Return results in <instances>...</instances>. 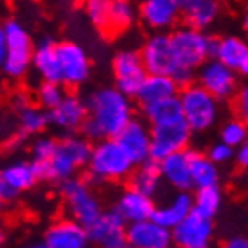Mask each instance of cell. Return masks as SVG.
Wrapping results in <instances>:
<instances>
[{"label": "cell", "mask_w": 248, "mask_h": 248, "mask_svg": "<svg viewBox=\"0 0 248 248\" xmlns=\"http://www.w3.org/2000/svg\"><path fill=\"white\" fill-rule=\"evenodd\" d=\"M93 145L85 136H75L69 134L58 141L56 152L53 159L46 165H36L42 179H51L63 183L67 179L76 178V172L87 167L91 158Z\"/></svg>", "instance_id": "cell-2"}, {"label": "cell", "mask_w": 248, "mask_h": 248, "mask_svg": "<svg viewBox=\"0 0 248 248\" xmlns=\"http://www.w3.org/2000/svg\"><path fill=\"white\" fill-rule=\"evenodd\" d=\"M87 120L82 127L89 141L116 138L134 120V109L129 96L116 87H102L87 98Z\"/></svg>", "instance_id": "cell-1"}, {"label": "cell", "mask_w": 248, "mask_h": 248, "mask_svg": "<svg viewBox=\"0 0 248 248\" xmlns=\"http://www.w3.org/2000/svg\"><path fill=\"white\" fill-rule=\"evenodd\" d=\"M141 109H143V116L149 122V125H165L183 120V109H181L179 96L167 98V100L156 102V104L141 107Z\"/></svg>", "instance_id": "cell-28"}, {"label": "cell", "mask_w": 248, "mask_h": 248, "mask_svg": "<svg viewBox=\"0 0 248 248\" xmlns=\"http://www.w3.org/2000/svg\"><path fill=\"white\" fill-rule=\"evenodd\" d=\"M219 141L227 143L232 149H237L248 140V127L243 124L239 118H230L221 125L219 131Z\"/></svg>", "instance_id": "cell-34"}, {"label": "cell", "mask_w": 248, "mask_h": 248, "mask_svg": "<svg viewBox=\"0 0 248 248\" xmlns=\"http://www.w3.org/2000/svg\"><path fill=\"white\" fill-rule=\"evenodd\" d=\"M198 2H201V0H179V4H181V7H183V11L188 9V7H192L194 4H198Z\"/></svg>", "instance_id": "cell-44"}, {"label": "cell", "mask_w": 248, "mask_h": 248, "mask_svg": "<svg viewBox=\"0 0 248 248\" xmlns=\"http://www.w3.org/2000/svg\"><path fill=\"white\" fill-rule=\"evenodd\" d=\"M234 109L237 118L248 127V82L237 89V94L234 96Z\"/></svg>", "instance_id": "cell-39"}, {"label": "cell", "mask_w": 248, "mask_h": 248, "mask_svg": "<svg viewBox=\"0 0 248 248\" xmlns=\"http://www.w3.org/2000/svg\"><path fill=\"white\" fill-rule=\"evenodd\" d=\"M237 75L239 73L232 71L219 60H208L198 69L196 83L210 93L217 102H225L237 94Z\"/></svg>", "instance_id": "cell-11"}, {"label": "cell", "mask_w": 248, "mask_h": 248, "mask_svg": "<svg viewBox=\"0 0 248 248\" xmlns=\"http://www.w3.org/2000/svg\"><path fill=\"white\" fill-rule=\"evenodd\" d=\"M243 29H245V33H247V36H248V13H247V16H245V20H243Z\"/></svg>", "instance_id": "cell-46"}, {"label": "cell", "mask_w": 248, "mask_h": 248, "mask_svg": "<svg viewBox=\"0 0 248 248\" xmlns=\"http://www.w3.org/2000/svg\"><path fill=\"white\" fill-rule=\"evenodd\" d=\"M192 149L176 152L159 161V172L163 183L174 188L176 192H190L192 185Z\"/></svg>", "instance_id": "cell-19"}, {"label": "cell", "mask_w": 248, "mask_h": 248, "mask_svg": "<svg viewBox=\"0 0 248 248\" xmlns=\"http://www.w3.org/2000/svg\"><path fill=\"white\" fill-rule=\"evenodd\" d=\"M217 15H219L217 0H201V2L183 11V18H185L188 28L205 33V29L212 26L214 20L217 18Z\"/></svg>", "instance_id": "cell-30"}, {"label": "cell", "mask_w": 248, "mask_h": 248, "mask_svg": "<svg viewBox=\"0 0 248 248\" xmlns=\"http://www.w3.org/2000/svg\"><path fill=\"white\" fill-rule=\"evenodd\" d=\"M134 161L122 149L116 138L102 140L93 145L91 158L87 163V174L93 181H124L129 179L134 172Z\"/></svg>", "instance_id": "cell-3"}, {"label": "cell", "mask_w": 248, "mask_h": 248, "mask_svg": "<svg viewBox=\"0 0 248 248\" xmlns=\"http://www.w3.org/2000/svg\"><path fill=\"white\" fill-rule=\"evenodd\" d=\"M56 147H58V141L55 138H49V136L36 138L33 147H31L33 163H36V165H46V163H49L53 159V156H55Z\"/></svg>", "instance_id": "cell-37"}, {"label": "cell", "mask_w": 248, "mask_h": 248, "mask_svg": "<svg viewBox=\"0 0 248 248\" xmlns=\"http://www.w3.org/2000/svg\"><path fill=\"white\" fill-rule=\"evenodd\" d=\"M129 248H172V230L159 225L158 221L147 219L127 227Z\"/></svg>", "instance_id": "cell-17"}, {"label": "cell", "mask_w": 248, "mask_h": 248, "mask_svg": "<svg viewBox=\"0 0 248 248\" xmlns=\"http://www.w3.org/2000/svg\"><path fill=\"white\" fill-rule=\"evenodd\" d=\"M4 203H6V201H4V198L0 196V214H2V210H4Z\"/></svg>", "instance_id": "cell-48"}, {"label": "cell", "mask_w": 248, "mask_h": 248, "mask_svg": "<svg viewBox=\"0 0 248 248\" xmlns=\"http://www.w3.org/2000/svg\"><path fill=\"white\" fill-rule=\"evenodd\" d=\"M190 138L192 131L185 120L165 125H151V159L159 163L176 152L186 151Z\"/></svg>", "instance_id": "cell-8"}, {"label": "cell", "mask_w": 248, "mask_h": 248, "mask_svg": "<svg viewBox=\"0 0 248 248\" xmlns=\"http://www.w3.org/2000/svg\"><path fill=\"white\" fill-rule=\"evenodd\" d=\"M112 210L127 225H132V223L152 219L154 210H156V203L149 196H145V194L134 190L131 186H127L125 190H122V192L118 194Z\"/></svg>", "instance_id": "cell-20"}, {"label": "cell", "mask_w": 248, "mask_h": 248, "mask_svg": "<svg viewBox=\"0 0 248 248\" xmlns=\"http://www.w3.org/2000/svg\"><path fill=\"white\" fill-rule=\"evenodd\" d=\"M7 42V55L4 62V73L11 78H20L28 73L29 65H33V44L28 31L24 29L20 22L9 20L4 26Z\"/></svg>", "instance_id": "cell-7"}, {"label": "cell", "mask_w": 248, "mask_h": 248, "mask_svg": "<svg viewBox=\"0 0 248 248\" xmlns=\"http://www.w3.org/2000/svg\"><path fill=\"white\" fill-rule=\"evenodd\" d=\"M44 243L49 248H87L91 245L87 228L71 217H58L47 227Z\"/></svg>", "instance_id": "cell-15"}, {"label": "cell", "mask_w": 248, "mask_h": 248, "mask_svg": "<svg viewBox=\"0 0 248 248\" xmlns=\"http://www.w3.org/2000/svg\"><path fill=\"white\" fill-rule=\"evenodd\" d=\"M143 65L149 75L170 76L176 73L179 65L174 56L170 33H154L145 40L143 47L140 51Z\"/></svg>", "instance_id": "cell-10"}, {"label": "cell", "mask_w": 248, "mask_h": 248, "mask_svg": "<svg viewBox=\"0 0 248 248\" xmlns=\"http://www.w3.org/2000/svg\"><path fill=\"white\" fill-rule=\"evenodd\" d=\"M56 55L62 71V83L65 85H80L89 78L91 63L87 53L76 42H60L56 44Z\"/></svg>", "instance_id": "cell-13"}, {"label": "cell", "mask_w": 248, "mask_h": 248, "mask_svg": "<svg viewBox=\"0 0 248 248\" xmlns=\"http://www.w3.org/2000/svg\"><path fill=\"white\" fill-rule=\"evenodd\" d=\"M0 179L7 192L15 200L22 192H28L40 181V172L33 161H11L0 169Z\"/></svg>", "instance_id": "cell-22"}, {"label": "cell", "mask_w": 248, "mask_h": 248, "mask_svg": "<svg viewBox=\"0 0 248 248\" xmlns=\"http://www.w3.org/2000/svg\"><path fill=\"white\" fill-rule=\"evenodd\" d=\"M179 87L170 76H159V75H149L145 78L143 85L140 87L136 100L141 107L152 105L156 102L167 100V98L179 96Z\"/></svg>", "instance_id": "cell-24"}, {"label": "cell", "mask_w": 248, "mask_h": 248, "mask_svg": "<svg viewBox=\"0 0 248 248\" xmlns=\"http://www.w3.org/2000/svg\"><path fill=\"white\" fill-rule=\"evenodd\" d=\"M136 20V9L131 0H110L109 7V29L107 33L118 35L129 29Z\"/></svg>", "instance_id": "cell-31"}, {"label": "cell", "mask_w": 248, "mask_h": 248, "mask_svg": "<svg viewBox=\"0 0 248 248\" xmlns=\"http://www.w3.org/2000/svg\"><path fill=\"white\" fill-rule=\"evenodd\" d=\"M183 15L179 0H143L140 6V18L156 33H165L174 28Z\"/></svg>", "instance_id": "cell-16"}, {"label": "cell", "mask_w": 248, "mask_h": 248, "mask_svg": "<svg viewBox=\"0 0 248 248\" xmlns=\"http://www.w3.org/2000/svg\"><path fill=\"white\" fill-rule=\"evenodd\" d=\"M6 55H7L6 33H4V28H0V67H4V62H6Z\"/></svg>", "instance_id": "cell-42"}, {"label": "cell", "mask_w": 248, "mask_h": 248, "mask_svg": "<svg viewBox=\"0 0 248 248\" xmlns=\"http://www.w3.org/2000/svg\"><path fill=\"white\" fill-rule=\"evenodd\" d=\"M170 42L179 67L198 71L210 60V35L203 31L183 26L170 33Z\"/></svg>", "instance_id": "cell-6"}, {"label": "cell", "mask_w": 248, "mask_h": 248, "mask_svg": "<svg viewBox=\"0 0 248 248\" xmlns=\"http://www.w3.org/2000/svg\"><path fill=\"white\" fill-rule=\"evenodd\" d=\"M83 7H85V15L91 20V24L100 29V31L107 33V29H109L110 0H85Z\"/></svg>", "instance_id": "cell-36"}, {"label": "cell", "mask_w": 248, "mask_h": 248, "mask_svg": "<svg viewBox=\"0 0 248 248\" xmlns=\"http://www.w3.org/2000/svg\"><path fill=\"white\" fill-rule=\"evenodd\" d=\"M161 185H163V178H161V172H159V163L152 161V159L136 167L134 172L131 174V178H129V186L131 188L149 196L152 200L159 192Z\"/></svg>", "instance_id": "cell-26"}, {"label": "cell", "mask_w": 248, "mask_h": 248, "mask_svg": "<svg viewBox=\"0 0 248 248\" xmlns=\"http://www.w3.org/2000/svg\"><path fill=\"white\" fill-rule=\"evenodd\" d=\"M63 98H65V91H63L62 83L42 82L36 89V100L42 109L46 110H53L55 107H58Z\"/></svg>", "instance_id": "cell-35"}, {"label": "cell", "mask_w": 248, "mask_h": 248, "mask_svg": "<svg viewBox=\"0 0 248 248\" xmlns=\"http://www.w3.org/2000/svg\"><path fill=\"white\" fill-rule=\"evenodd\" d=\"M18 124L24 134H38L49 124V112L35 107V105H26L18 110Z\"/></svg>", "instance_id": "cell-33"}, {"label": "cell", "mask_w": 248, "mask_h": 248, "mask_svg": "<svg viewBox=\"0 0 248 248\" xmlns=\"http://www.w3.org/2000/svg\"><path fill=\"white\" fill-rule=\"evenodd\" d=\"M87 120V104L76 94H65L62 104L49 110V124L63 132L82 131L83 124Z\"/></svg>", "instance_id": "cell-21"}, {"label": "cell", "mask_w": 248, "mask_h": 248, "mask_svg": "<svg viewBox=\"0 0 248 248\" xmlns=\"http://www.w3.org/2000/svg\"><path fill=\"white\" fill-rule=\"evenodd\" d=\"M179 102L183 109V120L192 132H205L217 122L219 102L198 83L179 91Z\"/></svg>", "instance_id": "cell-5"}, {"label": "cell", "mask_w": 248, "mask_h": 248, "mask_svg": "<svg viewBox=\"0 0 248 248\" xmlns=\"http://www.w3.org/2000/svg\"><path fill=\"white\" fill-rule=\"evenodd\" d=\"M22 248H49L46 243H44V239L42 241H29V243H26Z\"/></svg>", "instance_id": "cell-43"}, {"label": "cell", "mask_w": 248, "mask_h": 248, "mask_svg": "<svg viewBox=\"0 0 248 248\" xmlns=\"http://www.w3.org/2000/svg\"><path fill=\"white\" fill-rule=\"evenodd\" d=\"M127 223L114 210L102 212L91 227H87L89 241L96 248H122L127 247Z\"/></svg>", "instance_id": "cell-14"}, {"label": "cell", "mask_w": 248, "mask_h": 248, "mask_svg": "<svg viewBox=\"0 0 248 248\" xmlns=\"http://www.w3.org/2000/svg\"><path fill=\"white\" fill-rule=\"evenodd\" d=\"M116 141L122 145L129 158L138 167L151 159V125L143 120L134 118L131 124L116 136Z\"/></svg>", "instance_id": "cell-18"}, {"label": "cell", "mask_w": 248, "mask_h": 248, "mask_svg": "<svg viewBox=\"0 0 248 248\" xmlns=\"http://www.w3.org/2000/svg\"><path fill=\"white\" fill-rule=\"evenodd\" d=\"M234 159H235V163L241 167V169L248 170V140L235 149V158Z\"/></svg>", "instance_id": "cell-40"}, {"label": "cell", "mask_w": 248, "mask_h": 248, "mask_svg": "<svg viewBox=\"0 0 248 248\" xmlns=\"http://www.w3.org/2000/svg\"><path fill=\"white\" fill-rule=\"evenodd\" d=\"M223 207V192L219 185L198 188L194 192V212L205 216L208 219H214Z\"/></svg>", "instance_id": "cell-32"}, {"label": "cell", "mask_w": 248, "mask_h": 248, "mask_svg": "<svg viewBox=\"0 0 248 248\" xmlns=\"http://www.w3.org/2000/svg\"><path fill=\"white\" fill-rule=\"evenodd\" d=\"M248 58V42L239 38V36H223L219 38V47H217V55L216 60L225 63L227 67L232 71L239 73L243 63Z\"/></svg>", "instance_id": "cell-27"}, {"label": "cell", "mask_w": 248, "mask_h": 248, "mask_svg": "<svg viewBox=\"0 0 248 248\" xmlns=\"http://www.w3.org/2000/svg\"><path fill=\"white\" fill-rule=\"evenodd\" d=\"M221 248H248V237H243V235H234L227 241L223 243Z\"/></svg>", "instance_id": "cell-41"}, {"label": "cell", "mask_w": 248, "mask_h": 248, "mask_svg": "<svg viewBox=\"0 0 248 248\" xmlns=\"http://www.w3.org/2000/svg\"><path fill=\"white\" fill-rule=\"evenodd\" d=\"M194 212V194L190 192H176L170 194L167 200L156 205L152 219L158 221L169 230H174L181 221Z\"/></svg>", "instance_id": "cell-23"}, {"label": "cell", "mask_w": 248, "mask_h": 248, "mask_svg": "<svg viewBox=\"0 0 248 248\" xmlns=\"http://www.w3.org/2000/svg\"><path fill=\"white\" fill-rule=\"evenodd\" d=\"M60 194L67 217L87 228L102 216L104 208L91 185L82 178H73L60 183Z\"/></svg>", "instance_id": "cell-4"}, {"label": "cell", "mask_w": 248, "mask_h": 248, "mask_svg": "<svg viewBox=\"0 0 248 248\" xmlns=\"http://www.w3.org/2000/svg\"><path fill=\"white\" fill-rule=\"evenodd\" d=\"M4 241H6V237H4V232L0 230V248L4 247Z\"/></svg>", "instance_id": "cell-47"}, {"label": "cell", "mask_w": 248, "mask_h": 248, "mask_svg": "<svg viewBox=\"0 0 248 248\" xmlns=\"http://www.w3.org/2000/svg\"><path fill=\"white\" fill-rule=\"evenodd\" d=\"M192 185L194 188H207V186L219 185V167L208 158L207 154L192 149Z\"/></svg>", "instance_id": "cell-29"}, {"label": "cell", "mask_w": 248, "mask_h": 248, "mask_svg": "<svg viewBox=\"0 0 248 248\" xmlns=\"http://www.w3.org/2000/svg\"><path fill=\"white\" fill-rule=\"evenodd\" d=\"M176 248H210L214 239V223L205 216L192 212L172 230Z\"/></svg>", "instance_id": "cell-12"}, {"label": "cell", "mask_w": 248, "mask_h": 248, "mask_svg": "<svg viewBox=\"0 0 248 248\" xmlns=\"http://www.w3.org/2000/svg\"><path fill=\"white\" fill-rule=\"evenodd\" d=\"M239 75L245 76V78H248V58H247V62L243 63V67L239 69Z\"/></svg>", "instance_id": "cell-45"}, {"label": "cell", "mask_w": 248, "mask_h": 248, "mask_svg": "<svg viewBox=\"0 0 248 248\" xmlns=\"http://www.w3.org/2000/svg\"><path fill=\"white\" fill-rule=\"evenodd\" d=\"M33 65L36 73L40 75L42 82L62 83V71L58 63V55H56V44H53L51 40H42L35 47Z\"/></svg>", "instance_id": "cell-25"}, {"label": "cell", "mask_w": 248, "mask_h": 248, "mask_svg": "<svg viewBox=\"0 0 248 248\" xmlns=\"http://www.w3.org/2000/svg\"><path fill=\"white\" fill-rule=\"evenodd\" d=\"M112 75L120 93H124L129 98H136L149 73L145 69L140 53L132 49H124L112 58Z\"/></svg>", "instance_id": "cell-9"}, {"label": "cell", "mask_w": 248, "mask_h": 248, "mask_svg": "<svg viewBox=\"0 0 248 248\" xmlns=\"http://www.w3.org/2000/svg\"><path fill=\"white\" fill-rule=\"evenodd\" d=\"M207 156L212 159L216 165H225L228 161H232L235 158V149L232 147H228L227 143H223V141H217V143L210 145V149H208Z\"/></svg>", "instance_id": "cell-38"}, {"label": "cell", "mask_w": 248, "mask_h": 248, "mask_svg": "<svg viewBox=\"0 0 248 248\" xmlns=\"http://www.w3.org/2000/svg\"><path fill=\"white\" fill-rule=\"evenodd\" d=\"M122 248H129V247H122Z\"/></svg>", "instance_id": "cell-49"}]
</instances>
